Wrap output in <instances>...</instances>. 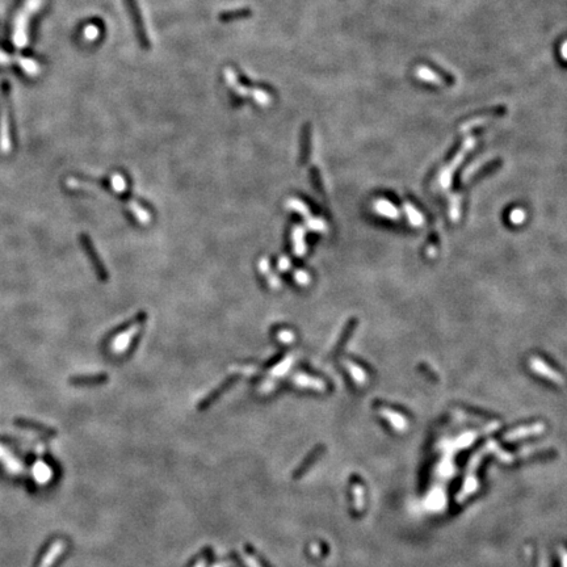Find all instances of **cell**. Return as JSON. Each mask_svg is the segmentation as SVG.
<instances>
[{
    "mask_svg": "<svg viewBox=\"0 0 567 567\" xmlns=\"http://www.w3.org/2000/svg\"><path fill=\"white\" fill-rule=\"evenodd\" d=\"M237 79H238V82L240 83V85H243V87H247V88H260V90H272V88H269L268 85L257 84V83L251 82V80H250L249 78H247V76L243 75L242 73H238V74H237Z\"/></svg>",
    "mask_w": 567,
    "mask_h": 567,
    "instance_id": "obj_11",
    "label": "cell"
},
{
    "mask_svg": "<svg viewBox=\"0 0 567 567\" xmlns=\"http://www.w3.org/2000/svg\"><path fill=\"white\" fill-rule=\"evenodd\" d=\"M310 176H311V180H313V184L315 185L316 189L318 190H322V187H321V180H319V172L318 170H316V167H311V171H310Z\"/></svg>",
    "mask_w": 567,
    "mask_h": 567,
    "instance_id": "obj_17",
    "label": "cell"
},
{
    "mask_svg": "<svg viewBox=\"0 0 567 567\" xmlns=\"http://www.w3.org/2000/svg\"><path fill=\"white\" fill-rule=\"evenodd\" d=\"M252 15H254L252 9L249 8V7H244V8H238V9H233V11L221 12L220 15H218V20H220L221 23L226 24V23H231V21L249 19L251 17Z\"/></svg>",
    "mask_w": 567,
    "mask_h": 567,
    "instance_id": "obj_7",
    "label": "cell"
},
{
    "mask_svg": "<svg viewBox=\"0 0 567 567\" xmlns=\"http://www.w3.org/2000/svg\"><path fill=\"white\" fill-rule=\"evenodd\" d=\"M311 152V123L306 122L302 125L301 137H299V156L298 164L304 166L310 158Z\"/></svg>",
    "mask_w": 567,
    "mask_h": 567,
    "instance_id": "obj_5",
    "label": "cell"
},
{
    "mask_svg": "<svg viewBox=\"0 0 567 567\" xmlns=\"http://www.w3.org/2000/svg\"><path fill=\"white\" fill-rule=\"evenodd\" d=\"M430 67L432 68V70L435 71V73H437V75L442 76V79H444L445 82L448 83V84H453V83H454V78H453V75H452V74H449V73H448V71H445L444 68L440 67V66H437V64H435V63L430 64Z\"/></svg>",
    "mask_w": 567,
    "mask_h": 567,
    "instance_id": "obj_12",
    "label": "cell"
},
{
    "mask_svg": "<svg viewBox=\"0 0 567 567\" xmlns=\"http://www.w3.org/2000/svg\"><path fill=\"white\" fill-rule=\"evenodd\" d=\"M234 381H235V377H231V378H230V380H227V381H226V382H225V383H223V385H222V386H220V387H218V390H217V392H214V393H213V394H211V395H209V397H208V398H206V401H205V403H204V404H202V407H205V406H206V404H208V403H209V402L214 401V398H217V397H218V395H220V394H222V393H223V390H225V389H227L228 386H230V383H233V382H234Z\"/></svg>",
    "mask_w": 567,
    "mask_h": 567,
    "instance_id": "obj_14",
    "label": "cell"
},
{
    "mask_svg": "<svg viewBox=\"0 0 567 567\" xmlns=\"http://www.w3.org/2000/svg\"><path fill=\"white\" fill-rule=\"evenodd\" d=\"M145 318H146V315H145V314H139V316H137V319L134 321V323H133V325L130 326L128 330L122 331V332H121L117 338H114L113 342H112V344H111L112 351H113L114 353H123V352L128 349L129 344H130V342H132L133 338H134L135 332H138L140 325L144 323Z\"/></svg>",
    "mask_w": 567,
    "mask_h": 567,
    "instance_id": "obj_4",
    "label": "cell"
},
{
    "mask_svg": "<svg viewBox=\"0 0 567 567\" xmlns=\"http://www.w3.org/2000/svg\"><path fill=\"white\" fill-rule=\"evenodd\" d=\"M9 85L4 83L3 85V105H2V114H0V151L3 154H8L12 150L11 137H9Z\"/></svg>",
    "mask_w": 567,
    "mask_h": 567,
    "instance_id": "obj_3",
    "label": "cell"
},
{
    "mask_svg": "<svg viewBox=\"0 0 567 567\" xmlns=\"http://www.w3.org/2000/svg\"><path fill=\"white\" fill-rule=\"evenodd\" d=\"M112 187H113V189L118 193L126 192L125 189L126 184L125 182H123V179L121 178L120 175H114L113 178H112Z\"/></svg>",
    "mask_w": 567,
    "mask_h": 567,
    "instance_id": "obj_15",
    "label": "cell"
},
{
    "mask_svg": "<svg viewBox=\"0 0 567 567\" xmlns=\"http://www.w3.org/2000/svg\"><path fill=\"white\" fill-rule=\"evenodd\" d=\"M82 244L83 247L85 249V251H87V255L88 257L91 259L92 264H94V268L95 271H96V273L99 275V277L101 278V280H107L108 278V272H107V269L105 267L102 265L101 260H100V257L97 256L96 254V250H95L94 244H92L91 239L88 237H85V235H82Z\"/></svg>",
    "mask_w": 567,
    "mask_h": 567,
    "instance_id": "obj_6",
    "label": "cell"
},
{
    "mask_svg": "<svg viewBox=\"0 0 567 567\" xmlns=\"http://www.w3.org/2000/svg\"><path fill=\"white\" fill-rule=\"evenodd\" d=\"M107 378L105 375H96V376H80V377H74L73 382L75 383H97L101 382Z\"/></svg>",
    "mask_w": 567,
    "mask_h": 567,
    "instance_id": "obj_10",
    "label": "cell"
},
{
    "mask_svg": "<svg viewBox=\"0 0 567 567\" xmlns=\"http://www.w3.org/2000/svg\"><path fill=\"white\" fill-rule=\"evenodd\" d=\"M130 210L134 213V216L137 217V218L142 220V222H145V223L149 222V220H150L149 213H146V210L140 208L138 204H130Z\"/></svg>",
    "mask_w": 567,
    "mask_h": 567,
    "instance_id": "obj_13",
    "label": "cell"
},
{
    "mask_svg": "<svg viewBox=\"0 0 567 567\" xmlns=\"http://www.w3.org/2000/svg\"><path fill=\"white\" fill-rule=\"evenodd\" d=\"M63 549H64V544H63V542H62V541H57L56 544L51 545V547H50V550H49V552H47L46 557H45V558L42 559L41 567H50V564H51L54 561H56V559H57V556H58L59 553H61Z\"/></svg>",
    "mask_w": 567,
    "mask_h": 567,
    "instance_id": "obj_8",
    "label": "cell"
},
{
    "mask_svg": "<svg viewBox=\"0 0 567 567\" xmlns=\"http://www.w3.org/2000/svg\"><path fill=\"white\" fill-rule=\"evenodd\" d=\"M42 0H28L27 4L24 6V8L21 9L20 13L17 15L15 21V33H13V42L17 47H24L27 45L28 37H27V29H28V21H29L30 16L37 11L40 7H41Z\"/></svg>",
    "mask_w": 567,
    "mask_h": 567,
    "instance_id": "obj_1",
    "label": "cell"
},
{
    "mask_svg": "<svg viewBox=\"0 0 567 567\" xmlns=\"http://www.w3.org/2000/svg\"><path fill=\"white\" fill-rule=\"evenodd\" d=\"M506 112H507L506 107L499 105V107H492V108L482 109V111L475 112V113L471 114V116H473V117H482L483 114H488V116H503Z\"/></svg>",
    "mask_w": 567,
    "mask_h": 567,
    "instance_id": "obj_9",
    "label": "cell"
},
{
    "mask_svg": "<svg viewBox=\"0 0 567 567\" xmlns=\"http://www.w3.org/2000/svg\"><path fill=\"white\" fill-rule=\"evenodd\" d=\"M305 278H306V272H304V271H297V273H295V280L298 281L299 284H302V285H305Z\"/></svg>",
    "mask_w": 567,
    "mask_h": 567,
    "instance_id": "obj_18",
    "label": "cell"
},
{
    "mask_svg": "<svg viewBox=\"0 0 567 567\" xmlns=\"http://www.w3.org/2000/svg\"><path fill=\"white\" fill-rule=\"evenodd\" d=\"M123 3H125L126 8H128L130 19H132L133 28H134L135 37H137L139 46L144 50L151 49V41H150V37L147 34L146 27H145L144 23V16H142V12H140L138 2L137 0H123Z\"/></svg>",
    "mask_w": 567,
    "mask_h": 567,
    "instance_id": "obj_2",
    "label": "cell"
},
{
    "mask_svg": "<svg viewBox=\"0 0 567 567\" xmlns=\"http://www.w3.org/2000/svg\"><path fill=\"white\" fill-rule=\"evenodd\" d=\"M277 339L284 344H288V343H292L294 340V333L289 330H280L277 332Z\"/></svg>",
    "mask_w": 567,
    "mask_h": 567,
    "instance_id": "obj_16",
    "label": "cell"
}]
</instances>
